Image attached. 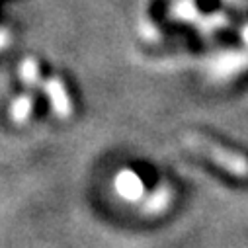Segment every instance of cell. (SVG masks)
I'll return each instance as SVG.
<instances>
[{
  "label": "cell",
  "mask_w": 248,
  "mask_h": 248,
  "mask_svg": "<svg viewBox=\"0 0 248 248\" xmlns=\"http://www.w3.org/2000/svg\"><path fill=\"white\" fill-rule=\"evenodd\" d=\"M182 141H184V145L188 147V149L203 155L205 158L213 160L215 164H219L221 168L229 170L231 174L240 176V178H246L248 176V160L244 156L234 155V153H229V151L217 147L215 143L203 139L202 135H196V133H186L182 137Z\"/></svg>",
  "instance_id": "6da1fadb"
},
{
  "label": "cell",
  "mask_w": 248,
  "mask_h": 248,
  "mask_svg": "<svg viewBox=\"0 0 248 248\" xmlns=\"http://www.w3.org/2000/svg\"><path fill=\"white\" fill-rule=\"evenodd\" d=\"M43 90L49 96L51 108L59 117H69L73 113V104L71 98L65 90V84L61 82L59 78H49L47 82H43Z\"/></svg>",
  "instance_id": "7a4b0ae2"
},
{
  "label": "cell",
  "mask_w": 248,
  "mask_h": 248,
  "mask_svg": "<svg viewBox=\"0 0 248 248\" xmlns=\"http://www.w3.org/2000/svg\"><path fill=\"white\" fill-rule=\"evenodd\" d=\"M20 77H22V80H24L28 86H37V84L43 86L41 77H39V67H37V63H35L33 59H26L24 63H22V67H20Z\"/></svg>",
  "instance_id": "3957f363"
},
{
  "label": "cell",
  "mask_w": 248,
  "mask_h": 248,
  "mask_svg": "<svg viewBox=\"0 0 248 248\" xmlns=\"http://www.w3.org/2000/svg\"><path fill=\"white\" fill-rule=\"evenodd\" d=\"M31 108H33V98L31 96H20L12 104V117H14V121H18V123L26 121L30 111H31Z\"/></svg>",
  "instance_id": "277c9868"
},
{
  "label": "cell",
  "mask_w": 248,
  "mask_h": 248,
  "mask_svg": "<svg viewBox=\"0 0 248 248\" xmlns=\"http://www.w3.org/2000/svg\"><path fill=\"white\" fill-rule=\"evenodd\" d=\"M8 43H10V33L6 30H0V49L6 47Z\"/></svg>",
  "instance_id": "5b68a950"
}]
</instances>
